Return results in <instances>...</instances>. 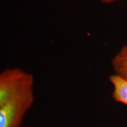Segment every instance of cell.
I'll use <instances>...</instances> for the list:
<instances>
[{
	"label": "cell",
	"mask_w": 127,
	"mask_h": 127,
	"mask_svg": "<svg viewBox=\"0 0 127 127\" xmlns=\"http://www.w3.org/2000/svg\"><path fill=\"white\" fill-rule=\"evenodd\" d=\"M32 75L19 68H6L0 74V106L33 90Z\"/></svg>",
	"instance_id": "6da1fadb"
},
{
	"label": "cell",
	"mask_w": 127,
	"mask_h": 127,
	"mask_svg": "<svg viewBox=\"0 0 127 127\" xmlns=\"http://www.w3.org/2000/svg\"><path fill=\"white\" fill-rule=\"evenodd\" d=\"M34 102L33 90L16 97L0 106V127H20Z\"/></svg>",
	"instance_id": "7a4b0ae2"
},
{
	"label": "cell",
	"mask_w": 127,
	"mask_h": 127,
	"mask_svg": "<svg viewBox=\"0 0 127 127\" xmlns=\"http://www.w3.org/2000/svg\"><path fill=\"white\" fill-rule=\"evenodd\" d=\"M109 81L113 86L114 100L127 105V80L114 73L109 76Z\"/></svg>",
	"instance_id": "3957f363"
},
{
	"label": "cell",
	"mask_w": 127,
	"mask_h": 127,
	"mask_svg": "<svg viewBox=\"0 0 127 127\" xmlns=\"http://www.w3.org/2000/svg\"><path fill=\"white\" fill-rule=\"evenodd\" d=\"M112 66L115 74L127 80V45L123 46L114 56Z\"/></svg>",
	"instance_id": "277c9868"
},
{
	"label": "cell",
	"mask_w": 127,
	"mask_h": 127,
	"mask_svg": "<svg viewBox=\"0 0 127 127\" xmlns=\"http://www.w3.org/2000/svg\"><path fill=\"white\" fill-rule=\"evenodd\" d=\"M100 1H101L103 3H105V4H108V3H112L114 1H117L119 0H100Z\"/></svg>",
	"instance_id": "5b68a950"
}]
</instances>
